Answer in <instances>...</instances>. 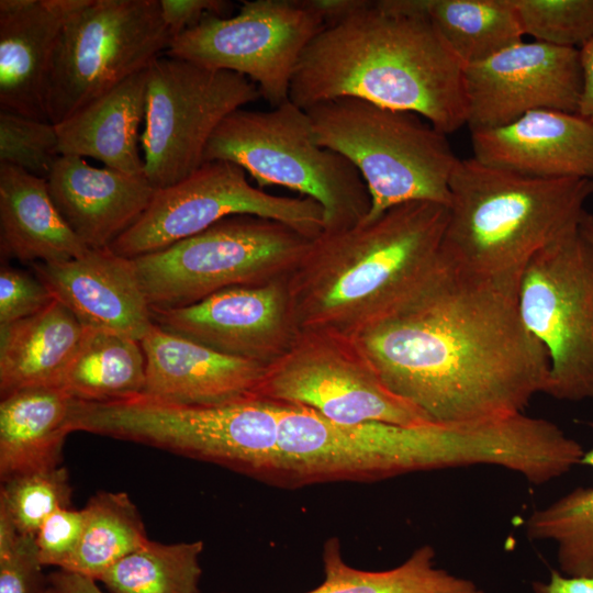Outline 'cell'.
Wrapping results in <instances>:
<instances>
[{
    "label": "cell",
    "instance_id": "28",
    "mask_svg": "<svg viewBox=\"0 0 593 593\" xmlns=\"http://www.w3.org/2000/svg\"><path fill=\"white\" fill-rule=\"evenodd\" d=\"M423 7L463 68L523 41L512 0H423Z\"/></svg>",
    "mask_w": 593,
    "mask_h": 593
},
{
    "label": "cell",
    "instance_id": "14",
    "mask_svg": "<svg viewBox=\"0 0 593 593\" xmlns=\"http://www.w3.org/2000/svg\"><path fill=\"white\" fill-rule=\"evenodd\" d=\"M324 26L303 0L243 1L235 15H205L174 37L166 55L245 76L275 108L289 100L299 60Z\"/></svg>",
    "mask_w": 593,
    "mask_h": 593
},
{
    "label": "cell",
    "instance_id": "39",
    "mask_svg": "<svg viewBox=\"0 0 593 593\" xmlns=\"http://www.w3.org/2000/svg\"><path fill=\"white\" fill-rule=\"evenodd\" d=\"M533 593H593V577H568L550 570L547 581H534Z\"/></svg>",
    "mask_w": 593,
    "mask_h": 593
},
{
    "label": "cell",
    "instance_id": "35",
    "mask_svg": "<svg viewBox=\"0 0 593 593\" xmlns=\"http://www.w3.org/2000/svg\"><path fill=\"white\" fill-rule=\"evenodd\" d=\"M54 301L35 276L2 265L0 269V326L30 317Z\"/></svg>",
    "mask_w": 593,
    "mask_h": 593
},
{
    "label": "cell",
    "instance_id": "12",
    "mask_svg": "<svg viewBox=\"0 0 593 593\" xmlns=\"http://www.w3.org/2000/svg\"><path fill=\"white\" fill-rule=\"evenodd\" d=\"M258 396L343 425L433 423L383 383L355 338L331 332L300 331L290 349L266 366Z\"/></svg>",
    "mask_w": 593,
    "mask_h": 593
},
{
    "label": "cell",
    "instance_id": "40",
    "mask_svg": "<svg viewBox=\"0 0 593 593\" xmlns=\"http://www.w3.org/2000/svg\"><path fill=\"white\" fill-rule=\"evenodd\" d=\"M303 2L320 15L326 26L350 15L361 8L366 0H303Z\"/></svg>",
    "mask_w": 593,
    "mask_h": 593
},
{
    "label": "cell",
    "instance_id": "3",
    "mask_svg": "<svg viewBox=\"0 0 593 593\" xmlns=\"http://www.w3.org/2000/svg\"><path fill=\"white\" fill-rule=\"evenodd\" d=\"M447 221L446 205L411 201L311 239L287 278L299 329L355 338L403 309L443 269Z\"/></svg>",
    "mask_w": 593,
    "mask_h": 593
},
{
    "label": "cell",
    "instance_id": "42",
    "mask_svg": "<svg viewBox=\"0 0 593 593\" xmlns=\"http://www.w3.org/2000/svg\"><path fill=\"white\" fill-rule=\"evenodd\" d=\"M48 580L55 593H103L96 580L60 569L53 572Z\"/></svg>",
    "mask_w": 593,
    "mask_h": 593
},
{
    "label": "cell",
    "instance_id": "34",
    "mask_svg": "<svg viewBox=\"0 0 593 593\" xmlns=\"http://www.w3.org/2000/svg\"><path fill=\"white\" fill-rule=\"evenodd\" d=\"M59 156L54 123L0 110V164L46 179Z\"/></svg>",
    "mask_w": 593,
    "mask_h": 593
},
{
    "label": "cell",
    "instance_id": "9",
    "mask_svg": "<svg viewBox=\"0 0 593 593\" xmlns=\"http://www.w3.org/2000/svg\"><path fill=\"white\" fill-rule=\"evenodd\" d=\"M172 38L159 0H89L60 34L48 83V120L60 123L146 70Z\"/></svg>",
    "mask_w": 593,
    "mask_h": 593
},
{
    "label": "cell",
    "instance_id": "22",
    "mask_svg": "<svg viewBox=\"0 0 593 593\" xmlns=\"http://www.w3.org/2000/svg\"><path fill=\"white\" fill-rule=\"evenodd\" d=\"M147 71L131 76L55 124L59 154L94 158L114 170L145 176L138 128L146 115Z\"/></svg>",
    "mask_w": 593,
    "mask_h": 593
},
{
    "label": "cell",
    "instance_id": "1",
    "mask_svg": "<svg viewBox=\"0 0 593 593\" xmlns=\"http://www.w3.org/2000/svg\"><path fill=\"white\" fill-rule=\"evenodd\" d=\"M519 280L445 261L414 300L355 340L383 383L433 423L479 424L523 413L545 392L549 360L522 318Z\"/></svg>",
    "mask_w": 593,
    "mask_h": 593
},
{
    "label": "cell",
    "instance_id": "7",
    "mask_svg": "<svg viewBox=\"0 0 593 593\" xmlns=\"http://www.w3.org/2000/svg\"><path fill=\"white\" fill-rule=\"evenodd\" d=\"M212 160L236 164L262 190L284 187L313 199L324 211V232L361 223L371 206L355 166L315 141L309 114L290 100L228 114L208 143L204 163Z\"/></svg>",
    "mask_w": 593,
    "mask_h": 593
},
{
    "label": "cell",
    "instance_id": "10",
    "mask_svg": "<svg viewBox=\"0 0 593 593\" xmlns=\"http://www.w3.org/2000/svg\"><path fill=\"white\" fill-rule=\"evenodd\" d=\"M522 318L549 360L546 394L593 398V246L573 231L539 250L519 280Z\"/></svg>",
    "mask_w": 593,
    "mask_h": 593
},
{
    "label": "cell",
    "instance_id": "20",
    "mask_svg": "<svg viewBox=\"0 0 593 593\" xmlns=\"http://www.w3.org/2000/svg\"><path fill=\"white\" fill-rule=\"evenodd\" d=\"M60 215L90 249L109 247L146 211L156 189L145 176L89 165L60 155L46 178Z\"/></svg>",
    "mask_w": 593,
    "mask_h": 593
},
{
    "label": "cell",
    "instance_id": "44",
    "mask_svg": "<svg viewBox=\"0 0 593 593\" xmlns=\"http://www.w3.org/2000/svg\"><path fill=\"white\" fill-rule=\"evenodd\" d=\"M42 593H55L53 588L49 585L48 588L44 589Z\"/></svg>",
    "mask_w": 593,
    "mask_h": 593
},
{
    "label": "cell",
    "instance_id": "38",
    "mask_svg": "<svg viewBox=\"0 0 593 593\" xmlns=\"http://www.w3.org/2000/svg\"><path fill=\"white\" fill-rule=\"evenodd\" d=\"M230 5L223 0H159L161 18L172 37L199 24L205 15L224 16Z\"/></svg>",
    "mask_w": 593,
    "mask_h": 593
},
{
    "label": "cell",
    "instance_id": "15",
    "mask_svg": "<svg viewBox=\"0 0 593 593\" xmlns=\"http://www.w3.org/2000/svg\"><path fill=\"white\" fill-rule=\"evenodd\" d=\"M470 131L506 125L526 113H578L580 51L524 41L463 68Z\"/></svg>",
    "mask_w": 593,
    "mask_h": 593
},
{
    "label": "cell",
    "instance_id": "6",
    "mask_svg": "<svg viewBox=\"0 0 593 593\" xmlns=\"http://www.w3.org/2000/svg\"><path fill=\"white\" fill-rule=\"evenodd\" d=\"M305 111L315 141L346 157L362 177L371 200L362 222L411 201L448 206L449 181L459 158L447 134L424 118L350 97Z\"/></svg>",
    "mask_w": 593,
    "mask_h": 593
},
{
    "label": "cell",
    "instance_id": "31",
    "mask_svg": "<svg viewBox=\"0 0 593 593\" xmlns=\"http://www.w3.org/2000/svg\"><path fill=\"white\" fill-rule=\"evenodd\" d=\"M589 425L593 427V422ZM581 465L593 468V447L584 451ZM525 526L530 540H552L557 545L562 574L593 577V488H577L535 510Z\"/></svg>",
    "mask_w": 593,
    "mask_h": 593
},
{
    "label": "cell",
    "instance_id": "30",
    "mask_svg": "<svg viewBox=\"0 0 593 593\" xmlns=\"http://www.w3.org/2000/svg\"><path fill=\"white\" fill-rule=\"evenodd\" d=\"M201 540L163 544L147 539L98 581L111 593H200Z\"/></svg>",
    "mask_w": 593,
    "mask_h": 593
},
{
    "label": "cell",
    "instance_id": "41",
    "mask_svg": "<svg viewBox=\"0 0 593 593\" xmlns=\"http://www.w3.org/2000/svg\"><path fill=\"white\" fill-rule=\"evenodd\" d=\"M580 51L582 92L578 114L593 121V38Z\"/></svg>",
    "mask_w": 593,
    "mask_h": 593
},
{
    "label": "cell",
    "instance_id": "8",
    "mask_svg": "<svg viewBox=\"0 0 593 593\" xmlns=\"http://www.w3.org/2000/svg\"><path fill=\"white\" fill-rule=\"evenodd\" d=\"M310 243L281 222L238 214L132 259L150 309H177L224 289L288 278Z\"/></svg>",
    "mask_w": 593,
    "mask_h": 593
},
{
    "label": "cell",
    "instance_id": "5",
    "mask_svg": "<svg viewBox=\"0 0 593 593\" xmlns=\"http://www.w3.org/2000/svg\"><path fill=\"white\" fill-rule=\"evenodd\" d=\"M280 406L259 396L205 405L146 394L109 402L75 399L71 429L144 444L275 483Z\"/></svg>",
    "mask_w": 593,
    "mask_h": 593
},
{
    "label": "cell",
    "instance_id": "18",
    "mask_svg": "<svg viewBox=\"0 0 593 593\" xmlns=\"http://www.w3.org/2000/svg\"><path fill=\"white\" fill-rule=\"evenodd\" d=\"M479 163L541 179L593 180V121L537 110L494 128L470 131Z\"/></svg>",
    "mask_w": 593,
    "mask_h": 593
},
{
    "label": "cell",
    "instance_id": "2",
    "mask_svg": "<svg viewBox=\"0 0 593 593\" xmlns=\"http://www.w3.org/2000/svg\"><path fill=\"white\" fill-rule=\"evenodd\" d=\"M344 97L414 112L445 134L467 125L463 66L423 0H366L311 41L289 100L306 110Z\"/></svg>",
    "mask_w": 593,
    "mask_h": 593
},
{
    "label": "cell",
    "instance_id": "33",
    "mask_svg": "<svg viewBox=\"0 0 593 593\" xmlns=\"http://www.w3.org/2000/svg\"><path fill=\"white\" fill-rule=\"evenodd\" d=\"M524 35L582 48L593 38V0H512Z\"/></svg>",
    "mask_w": 593,
    "mask_h": 593
},
{
    "label": "cell",
    "instance_id": "17",
    "mask_svg": "<svg viewBox=\"0 0 593 593\" xmlns=\"http://www.w3.org/2000/svg\"><path fill=\"white\" fill-rule=\"evenodd\" d=\"M32 268L54 300L64 304L85 328L141 342L154 325L134 261L109 247L89 249L60 262H34Z\"/></svg>",
    "mask_w": 593,
    "mask_h": 593
},
{
    "label": "cell",
    "instance_id": "36",
    "mask_svg": "<svg viewBox=\"0 0 593 593\" xmlns=\"http://www.w3.org/2000/svg\"><path fill=\"white\" fill-rule=\"evenodd\" d=\"M83 519L82 510L60 507L43 522L34 538L43 566L67 564L80 544Z\"/></svg>",
    "mask_w": 593,
    "mask_h": 593
},
{
    "label": "cell",
    "instance_id": "11",
    "mask_svg": "<svg viewBox=\"0 0 593 593\" xmlns=\"http://www.w3.org/2000/svg\"><path fill=\"white\" fill-rule=\"evenodd\" d=\"M261 98L245 76L161 55L148 67L144 174L156 189L177 183L204 163L208 143L232 112Z\"/></svg>",
    "mask_w": 593,
    "mask_h": 593
},
{
    "label": "cell",
    "instance_id": "16",
    "mask_svg": "<svg viewBox=\"0 0 593 593\" xmlns=\"http://www.w3.org/2000/svg\"><path fill=\"white\" fill-rule=\"evenodd\" d=\"M152 316L167 332L265 366L282 357L300 333L287 278L224 289L183 307L152 309Z\"/></svg>",
    "mask_w": 593,
    "mask_h": 593
},
{
    "label": "cell",
    "instance_id": "32",
    "mask_svg": "<svg viewBox=\"0 0 593 593\" xmlns=\"http://www.w3.org/2000/svg\"><path fill=\"white\" fill-rule=\"evenodd\" d=\"M70 496L68 470L59 466L2 481L0 510L9 515L21 535L35 538L52 513L69 507Z\"/></svg>",
    "mask_w": 593,
    "mask_h": 593
},
{
    "label": "cell",
    "instance_id": "37",
    "mask_svg": "<svg viewBox=\"0 0 593 593\" xmlns=\"http://www.w3.org/2000/svg\"><path fill=\"white\" fill-rule=\"evenodd\" d=\"M42 567L35 539L20 535L0 547V593H42Z\"/></svg>",
    "mask_w": 593,
    "mask_h": 593
},
{
    "label": "cell",
    "instance_id": "4",
    "mask_svg": "<svg viewBox=\"0 0 593 593\" xmlns=\"http://www.w3.org/2000/svg\"><path fill=\"white\" fill-rule=\"evenodd\" d=\"M441 255L459 270L484 277L522 276L542 248L580 228L593 180L541 179L459 159Z\"/></svg>",
    "mask_w": 593,
    "mask_h": 593
},
{
    "label": "cell",
    "instance_id": "27",
    "mask_svg": "<svg viewBox=\"0 0 593 593\" xmlns=\"http://www.w3.org/2000/svg\"><path fill=\"white\" fill-rule=\"evenodd\" d=\"M146 360L141 342L85 328L63 388L76 400L109 402L142 394Z\"/></svg>",
    "mask_w": 593,
    "mask_h": 593
},
{
    "label": "cell",
    "instance_id": "25",
    "mask_svg": "<svg viewBox=\"0 0 593 593\" xmlns=\"http://www.w3.org/2000/svg\"><path fill=\"white\" fill-rule=\"evenodd\" d=\"M75 399L64 388H31L1 398L0 479L60 466L72 433Z\"/></svg>",
    "mask_w": 593,
    "mask_h": 593
},
{
    "label": "cell",
    "instance_id": "23",
    "mask_svg": "<svg viewBox=\"0 0 593 593\" xmlns=\"http://www.w3.org/2000/svg\"><path fill=\"white\" fill-rule=\"evenodd\" d=\"M88 248L57 210L45 178L0 164V250L21 262H60Z\"/></svg>",
    "mask_w": 593,
    "mask_h": 593
},
{
    "label": "cell",
    "instance_id": "21",
    "mask_svg": "<svg viewBox=\"0 0 593 593\" xmlns=\"http://www.w3.org/2000/svg\"><path fill=\"white\" fill-rule=\"evenodd\" d=\"M88 1L29 0L20 10L0 12V110L49 121L55 51L67 22Z\"/></svg>",
    "mask_w": 593,
    "mask_h": 593
},
{
    "label": "cell",
    "instance_id": "24",
    "mask_svg": "<svg viewBox=\"0 0 593 593\" xmlns=\"http://www.w3.org/2000/svg\"><path fill=\"white\" fill-rule=\"evenodd\" d=\"M85 327L54 300L38 313L0 326V395L31 388H63Z\"/></svg>",
    "mask_w": 593,
    "mask_h": 593
},
{
    "label": "cell",
    "instance_id": "19",
    "mask_svg": "<svg viewBox=\"0 0 593 593\" xmlns=\"http://www.w3.org/2000/svg\"><path fill=\"white\" fill-rule=\"evenodd\" d=\"M142 394L181 404H223L258 396L266 366L214 350L156 325L141 340Z\"/></svg>",
    "mask_w": 593,
    "mask_h": 593
},
{
    "label": "cell",
    "instance_id": "43",
    "mask_svg": "<svg viewBox=\"0 0 593 593\" xmlns=\"http://www.w3.org/2000/svg\"><path fill=\"white\" fill-rule=\"evenodd\" d=\"M580 232L593 246V214L585 211L580 223Z\"/></svg>",
    "mask_w": 593,
    "mask_h": 593
},
{
    "label": "cell",
    "instance_id": "26",
    "mask_svg": "<svg viewBox=\"0 0 593 593\" xmlns=\"http://www.w3.org/2000/svg\"><path fill=\"white\" fill-rule=\"evenodd\" d=\"M435 550L423 545L395 568L368 571L347 564L337 537L323 546L324 581L305 593H484L473 581L435 564Z\"/></svg>",
    "mask_w": 593,
    "mask_h": 593
},
{
    "label": "cell",
    "instance_id": "13",
    "mask_svg": "<svg viewBox=\"0 0 593 593\" xmlns=\"http://www.w3.org/2000/svg\"><path fill=\"white\" fill-rule=\"evenodd\" d=\"M238 214L281 222L310 239L324 232V211L313 199L268 193L254 187L236 164L212 160L181 181L158 189L143 215L109 248L126 258L139 257Z\"/></svg>",
    "mask_w": 593,
    "mask_h": 593
},
{
    "label": "cell",
    "instance_id": "29",
    "mask_svg": "<svg viewBox=\"0 0 593 593\" xmlns=\"http://www.w3.org/2000/svg\"><path fill=\"white\" fill-rule=\"evenodd\" d=\"M82 511L80 544L60 570L98 581L103 572L148 538L142 516L125 492H98Z\"/></svg>",
    "mask_w": 593,
    "mask_h": 593
}]
</instances>
